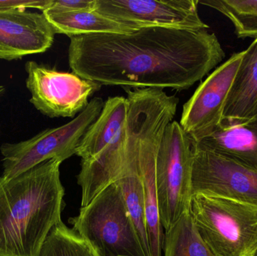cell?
Segmentation results:
<instances>
[{"label":"cell","mask_w":257,"mask_h":256,"mask_svg":"<svg viewBox=\"0 0 257 256\" xmlns=\"http://www.w3.org/2000/svg\"><path fill=\"white\" fill-rule=\"evenodd\" d=\"M69 39L73 73L101 86L185 90L226 57L216 35L207 30L145 27L130 34Z\"/></svg>","instance_id":"obj_1"},{"label":"cell","mask_w":257,"mask_h":256,"mask_svg":"<svg viewBox=\"0 0 257 256\" xmlns=\"http://www.w3.org/2000/svg\"><path fill=\"white\" fill-rule=\"evenodd\" d=\"M61 163L51 159L10 180L0 177V255H39L61 222Z\"/></svg>","instance_id":"obj_2"},{"label":"cell","mask_w":257,"mask_h":256,"mask_svg":"<svg viewBox=\"0 0 257 256\" xmlns=\"http://www.w3.org/2000/svg\"><path fill=\"white\" fill-rule=\"evenodd\" d=\"M128 103L123 96L109 97L98 118L90 125L77 149L81 159L78 183L81 207L117 182L126 165Z\"/></svg>","instance_id":"obj_3"},{"label":"cell","mask_w":257,"mask_h":256,"mask_svg":"<svg viewBox=\"0 0 257 256\" xmlns=\"http://www.w3.org/2000/svg\"><path fill=\"white\" fill-rule=\"evenodd\" d=\"M190 213L215 256H256L257 207L229 198L193 195Z\"/></svg>","instance_id":"obj_4"},{"label":"cell","mask_w":257,"mask_h":256,"mask_svg":"<svg viewBox=\"0 0 257 256\" xmlns=\"http://www.w3.org/2000/svg\"><path fill=\"white\" fill-rule=\"evenodd\" d=\"M69 222L97 256H147L116 183L81 207Z\"/></svg>","instance_id":"obj_5"},{"label":"cell","mask_w":257,"mask_h":256,"mask_svg":"<svg viewBox=\"0 0 257 256\" xmlns=\"http://www.w3.org/2000/svg\"><path fill=\"white\" fill-rule=\"evenodd\" d=\"M193 159L190 136L179 123L172 121L165 129L156 162L159 209L165 231L190 211Z\"/></svg>","instance_id":"obj_6"},{"label":"cell","mask_w":257,"mask_h":256,"mask_svg":"<svg viewBox=\"0 0 257 256\" xmlns=\"http://www.w3.org/2000/svg\"><path fill=\"white\" fill-rule=\"evenodd\" d=\"M105 102L94 97L75 119L47 129L26 141L4 143L0 147L5 180H10L51 159L63 162L73 155L90 125L98 118Z\"/></svg>","instance_id":"obj_7"},{"label":"cell","mask_w":257,"mask_h":256,"mask_svg":"<svg viewBox=\"0 0 257 256\" xmlns=\"http://www.w3.org/2000/svg\"><path fill=\"white\" fill-rule=\"evenodd\" d=\"M26 86L30 102L51 118L75 117L88 105V99L102 86L75 73L59 72L35 61L25 64Z\"/></svg>","instance_id":"obj_8"},{"label":"cell","mask_w":257,"mask_h":256,"mask_svg":"<svg viewBox=\"0 0 257 256\" xmlns=\"http://www.w3.org/2000/svg\"><path fill=\"white\" fill-rule=\"evenodd\" d=\"M198 0H96V12L138 30L145 27L208 30Z\"/></svg>","instance_id":"obj_9"},{"label":"cell","mask_w":257,"mask_h":256,"mask_svg":"<svg viewBox=\"0 0 257 256\" xmlns=\"http://www.w3.org/2000/svg\"><path fill=\"white\" fill-rule=\"evenodd\" d=\"M244 51L234 54L217 68L184 104L181 125L192 142L212 133L223 119L228 96L242 60Z\"/></svg>","instance_id":"obj_10"},{"label":"cell","mask_w":257,"mask_h":256,"mask_svg":"<svg viewBox=\"0 0 257 256\" xmlns=\"http://www.w3.org/2000/svg\"><path fill=\"white\" fill-rule=\"evenodd\" d=\"M193 150L192 196L222 197L257 207V171L211 152Z\"/></svg>","instance_id":"obj_11"},{"label":"cell","mask_w":257,"mask_h":256,"mask_svg":"<svg viewBox=\"0 0 257 256\" xmlns=\"http://www.w3.org/2000/svg\"><path fill=\"white\" fill-rule=\"evenodd\" d=\"M56 33L43 13L0 12V59L11 61L48 51Z\"/></svg>","instance_id":"obj_12"},{"label":"cell","mask_w":257,"mask_h":256,"mask_svg":"<svg viewBox=\"0 0 257 256\" xmlns=\"http://www.w3.org/2000/svg\"><path fill=\"white\" fill-rule=\"evenodd\" d=\"M193 146L257 171V114L250 119L223 118L212 133Z\"/></svg>","instance_id":"obj_13"},{"label":"cell","mask_w":257,"mask_h":256,"mask_svg":"<svg viewBox=\"0 0 257 256\" xmlns=\"http://www.w3.org/2000/svg\"><path fill=\"white\" fill-rule=\"evenodd\" d=\"M257 114V38L244 51L228 96L223 118L250 119Z\"/></svg>","instance_id":"obj_14"},{"label":"cell","mask_w":257,"mask_h":256,"mask_svg":"<svg viewBox=\"0 0 257 256\" xmlns=\"http://www.w3.org/2000/svg\"><path fill=\"white\" fill-rule=\"evenodd\" d=\"M42 13L52 26L56 34H65L69 38L94 33L130 34L136 31L96 10L72 12L45 11Z\"/></svg>","instance_id":"obj_15"},{"label":"cell","mask_w":257,"mask_h":256,"mask_svg":"<svg viewBox=\"0 0 257 256\" xmlns=\"http://www.w3.org/2000/svg\"><path fill=\"white\" fill-rule=\"evenodd\" d=\"M163 256H215L198 232L190 211L165 232Z\"/></svg>","instance_id":"obj_16"},{"label":"cell","mask_w":257,"mask_h":256,"mask_svg":"<svg viewBox=\"0 0 257 256\" xmlns=\"http://www.w3.org/2000/svg\"><path fill=\"white\" fill-rule=\"evenodd\" d=\"M224 15L240 39L257 38V0H198Z\"/></svg>","instance_id":"obj_17"},{"label":"cell","mask_w":257,"mask_h":256,"mask_svg":"<svg viewBox=\"0 0 257 256\" xmlns=\"http://www.w3.org/2000/svg\"><path fill=\"white\" fill-rule=\"evenodd\" d=\"M38 256L97 255L83 237L61 221L51 230Z\"/></svg>","instance_id":"obj_18"},{"label":"cell","mask_w":257,"mask_h":256,"mask_svg":"<svg viewBox=\"0 0 257 256\" xmlns=\"http://www.w3.org/2000/svg\"><path fill=\"white\" fill-rule=\"evenodd\" d=\"M95 9L96 0H53L52 4L45 11L72 12L94 11Z\"/></svg>","instance_id":"obj_19"},{"label":"cell","mask_w":257,"mask_h":256,"mask_svg":"<svg viewBox=\"0 0 257 256\" xmlns=\"http://www.w3.org/2000/svg\"><path fill=\"white\" fill-rule=\"evenodd\" d=\"M53 0H0V12L35 9L42 12L48 9Z\"/></svg>","instance_id":"obj_20"},{"label":"cell","mask_w":257,"mask_h":256,"mask_svg":"<svg viewBox=\"0 0 257 256\" xmlns=\"http://www.w3.org/2000/svg\"><path fill=\"white\" fill-rule=\"evenodd\" d=\"M0 256H1V255H0Z\"/></svg>","instance_id":"obj_21"},{"label":"cell","mask_w":257,"mask_h":256,"mask_svg":"<svg viewBox=\"0 0 257 256\" xmlns=\"http://www.w3.org/2000/svg\"><path fill=\"white\" fill-rule=\"evenodd\" d=\"M256 256H257V255H256Z\"/></svg>","instance_id":"obj_22"}]
</instances>
